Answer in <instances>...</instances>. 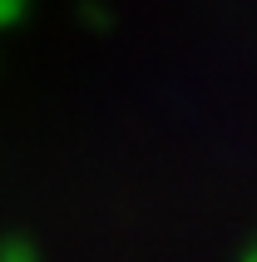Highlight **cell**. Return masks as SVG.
I'll return each instance as SVG.
<instances>
[{
  "mask_svg": "<svg viewBox=\"0 0 257 262\" xmlns=\"http://www.w3.org/2000/svg\"><path fill=\"white\" fill-rule=\"evenodd\" d=\"M15 15H20V0H0V30H10Z\"/></svg>",
  "mask_w": 257,
  "mask_h": 262,
  "instance_id": "2",
  "label": "cell"
},
{
  "mask_svg": "<svg viewBox=\"0 0 257 262\" xmlns=\"http://www.w3.org/2000/svg\"><path fill=\"white\" fill-rule=\"evenodd\" d=\"M247 262H257V248H252V252H247Z\"/></svg>",
  "mask_w": 257,
  "mask_h": 262,
  "instance_id": "3",
  "label": "cell"
},
{
  "mask_svg": "<svg viewBox=\"0 0 257 262\" xmlns=\"http://www.w3.org/2000/svg\"><path fill=\"white\" fill-rule=\"evenodd\" d=\"M0 262H35L25 243H0Z\"/></svg>",
  "mask_w": 257,
  "mask_h": 262,
  "instance_id": "1",
  "label": "cell"
}]
</instances>
